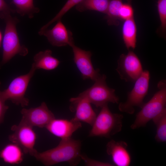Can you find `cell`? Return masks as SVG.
Segmentation results:
<instances>
[{"label":"cell","instance_id":"6da1fadb","mask_svg":"<svg viewBox=\"0 0 166 166\" xmlns=\"http://www.w3.org/2000/svg\"><path fill=\"white\" fill-rule=\"evenodd\" d=\"M80 140L70 138L61 139L56 147L42 152L37 151L33 155L45 166L66 162L71 166L77 165L81 160Z\"/></svg>","mask_w":166,"mask_h":166},{"label":"cell","instance_id":"7a4b0ae2","mask_svg":"<svg viewBox=\"0 0 166 166\" xmlns=\"http://www.w3.org/2000/svg\"><path fill=\"white\" fill-rule=\"evenodd\" d=\"M11 13L4 11L1 12L0 14L1 18L4 19L6 23L2 43V58L0 62V69L15 55L18 54L24 56L28 53L27 48L24 45H21L20 43L16 29V25L19 20L15 17H12Z\"/></svg>","mask_w":166,"mask_h":166},{"label":"cell","instance_id":"3957f363","mask_svg":"<svg viewBox=\"0 0 166 166\" xmlns=\"http://www.w3.org/2000/svg\"><path fill=\"white\" fill-rule=\"evenodd\" d=\"M159 90L152 98L145 103L136 115L135 120L131 125L133 129L145 126L152 120L166 110V81L162 80L157 84Z\"/></svg>","mask_w":166,"mask_h":166},{"label":"cell","instance_id":"277c9868","mask_svg":"<svg viewBox=\"0 0 166 166\" xmlns=\"http://www.w3.org/2000/svg\"><path fill=\"white\" fill-rule=\"evenodd\" d=\"M123 118L122 115L112 113L108 104L104 105L96 116L89 136L110 138L121 131Z\"/></svg>","mask_w":166,"mask_h":166},{"label":"cell","instance_id":"5b68a950","mask_svg":"<svg viewBox=\"0 0 166 166\" xmlns=\"http://www.w3.org/2000/svg\"><path fill=\"white\" fill-rule=\"evenodd\" d=\"M106 77L101 75L90 88L81 93L75 100L85 99L97 107H101L109 102L118 104L119 97L115 93V90L109 87L106 83Z\"/></svg>","mask_w":166,"mask_h":166},{"label":"cell","instance_id":"8992f818","mask_svg":"<svg viewBox=\"0 0 166 166\" xmlns=\"http://www.w3.org/2000/svg\"><path fill=\"white\" fill-rule=\"evenodd\" d=\"M36 70L32 66L27 73L15 78L6 89L0 91V96L2 101L5 102L9 100L15 104L20 105L22 107L28 106L29 100L25 97V94L29 82Z\"/></svg>","mask_w":166,"mask_h":166},{"label":"cell","instance_id":"52a82bcc","mask_svg":"<svg viewBox=\"0 0 166 166\" xmlns=\"http://www.w3.org/2000/svg\"><path fill=\"white\" fill-rule=\"evenodd\" d=\"M150 78L149 72L143 71L136 81L133 88L128 93L126 101L119 104L120 111L132 114L135 112V107H142L145 104L144 99L148 93Z\"/></svg>","mask_w":166,"mask_h":166},{"label":"cell","instance_id":"ba28073f","mask_svg":"<svg viewBox=\"0 0 166 166\" xmlns=\"http://www.w3.org/2000/svg\"><path fill=\"white\" fill-rule=\"evenodd\" d=\"M11 129L13 133L9 136L10 141L20 147L24 153L33 156L37 151L34 148L37 137L33 127L21 121Z\"/></svg>","mask_w":166,"mask_h":166},{"label":"cell","instance_id":"9c48e42d","mask_svg":"<svg viewBox=\"0 0 166 166\" xmlns=\"http://www.w3.org/2000/svg\"><path fill=\"white\" fill-rule=\"evenodd\" d=\"M117 63L116 70L120 78L125 81L135 82L143 71L139 58L132 51L127 54H121Z\"/></svg>","mask_w":166,"mask_h":166},{"label":"cell","instance_id":"30bf717a","mask_svg":"<svg viewBox=\"0 0 166 166\" xmlns=\"http://www.w3.org/2000/svg\"><path fill=\"white\" fill-rule=\"evenodd\" d=\"M21 113L22 115L21 121L33 127H45L51 121L55 118L53 113L44 102L37 107L29 109L23 108Z\"/></svg>","mask_w":166,"mask_h":166},{"label":"cell","instance_id":"8fae6325","mask_svg":"<svg viewBox=\"0 0 166 166\" xmlns=\"http://www.w3.org/2000/svg\"><path fill=\"white\" fill-rule=\"evenodd\" d=\"M73 53V60L81 73L84 80L90 79L94 81L101 76L98 69H95L92 64L91 51L82 49L74 44L71 46Z\"/></svg>","mask_w":166,"mask_h":166},{"label":"cell","instance_id":"7c38bea8","mask_svg":"<svg viewBox=\"0 0 166 166\" xmlns=\"http://www.w3.org/2000/svg\"><path fill=\"white\" fill-rule=\"evenodd\" d=\"M38 34L45 36L53 46L60 47L68 45L71 46L74 44L72 33L67 29L61 19L57 21L52 29L39 31Z\"/></svg>","mask_w":166,"mask_h":166},{"label":"cell","instance_id":"4fadbf2b","mask_svg":"<svg viewBox=\"0 0 166 166\" xmlns=\"http://www.w3.org/2000/svg\"><path fill=\"white\" fill-rule=\"evenodd\" d=\"M81 126L80 122L55 118L45 128L51 133L61 139L71 138L73 133Z\"/></svg>","mask_w":166,"mask_h":166},{"label":"cell","instance_id":"5bb4252c","mask_svg":"<svg viewBox=\"0 0 166 166\" xmlns=\"http://www.w3.org/2000/svg\"><path fill=\"white\" fill-rule=\"evenodd\" d=\"M107 154L111 156L114 164L118 166H128L131 162L130 155L127 150L128 144L125 141L112 140L106 145Z\"/></svg>","mask_w":166,"mask_h":166},{"label":"cell","instance_id":"9a60e30c","mask_svg":"<svg viewBox=\"0 0 166 166\" xmlns=\"http://www.w3.org/2000/svg\"><path fill=\"white\" fill-rule=\"evenodd\" d=\"M70 109L75 112L72 120L78 122H83L93 125L97 115L93 109L91 103L85 99L75 100L71 98Z\"/></svg>","mask_w":166,"mask_h":166},{"label":"cell","instance_id":"2e32d148","mask_svg":"<svg viewBox=\"0 0 166 166\" xmlns=\"http://www.w3.org/2000/svg\"><path fill=\"white\" fill-rule=\"evenodd\" d=\"M52 53V51L49 49L39 52L34 56V62L32 66L36 70L42 69L50 70L55 69L58 66L60 61L53 57Z\"/></svg>","mask_w":166,"mask_h":166},{"label":"cell","instance_id":"e0dca14e","mask_svg":"<svg viewBox=\"0 0 166 166\" xmlns=\"http://www.w3.org/2000/svg\"><path fill=\"white\" fill-rule=\"evenodd\" d=\"M23 153L20 147L13 143L6 145L0 151V157L6 163L17 164L23 161Z\"/></svg>","mask_w":166,"mask_h":166},{"label":"cell","instance_id":"ac0fdd59","mask_svg":"<svg viewBox=\"0 0 166 166\" xmlns=\"http://www.w3.org/2000/svg\"><path fill=\"white\" fill-rule=\"evenodd\" d=\"M123 39L128 49L136 46L137 27L134 17L124 20L122 27Z\"/></svg>","mask_w":166,"mask_h":166},{"label":"cell","instance_id":"d6986e66","mask_svg":"<svg viewBox=\"0 0 166 166\" xmlns=\"http://www.w3.org/2000/svg\"><path fill=\"white\" fill-rule=\"evenodd\" d=\"M109 2V0H83L76 6V8L80 12L93 10L106 14Z\"/></svg>","mask_w":166,"mask_h":166},{"label":"cell","instance_id":"ffe728a7","mask_svg":"<svg viewBox=\"0 0 166 166\" xmlns=\"http://www.w3.org/2000/svg\"><path fill=\"white\" fill-rule=\"evenodd\" d=\"M123 4L122 0H109L106 15L104 18L107 20L109 25L118 26L119 25L118 13Z\"/></svg>","mask_w":166,"mask_h":166},{"label":"cell","instance_id":"44dd1931","mask_svg":"<svg viewBox=\"0 0 166 166\" xmlns=\"http://www.w3.org/2000/svg\"><path fill=\"white\" fill-rule=\"evenodd\" d=\"M16 7V11L22 16L27 15L30 18L35 13L39 12V9L35 6L33 0H12Z\"/></svg>","mask_w":166,"mask_h":166},{"label":"cell","instance_id":"7402d4cb","mask_svg":"<svg viewBox=\"0 0 166 166\" xmlns=\"http://www.w3.org/2000/svg\"><path fill=\"white\" fill-rule=\"evenodd\" d=\"M152 120L156 127L155 140L158 142L166 141V110Z\"/></svg>","mask_w":166,"mask_h":166},{"label":"cell","instance_id":"603a6c76","mask_svg":"<svg viewBox=\"0 0 166 166\" xmlns=\"http://www.w3.org/2000/svg\"><path fill=\"white\" fill-rule=\"evenodd\" d=\"M83 0H67L66 3L57 14L50 21L43 26L44 29H46L53 23L61 19L62 17L73 7L76 6Z\"/></svg>","mask_w":166,"mask_h":166},{"label":"cell","instance_id":"cb8c5ba5","mask_svg":"<svg viewBox=\"0 0 166 166\" xmlns=\"http://www.w3.org/2000/svg\"><path fill=\"white\" fill-rule=\"evenodd\" d=\"M157 6L161 22L160 30L164 33L166 29V0H158Z\"/></svg>","mask_w":166,"mask_h":166},{"label":"cell","instance_id":"d4e9b609","mask_svg":"<svg viewBox=\"0 0 166 166\" xmlns=\"http://www.w3.org/2000/svg\"><path fill=\"white\" fill-rule=\"evenodd\" d=\"M120 20H125L134 17V10L131 3L123 4L118 13Z\"/></svg>","mask_w":166,"mask_h":166},{"label":"cell","instance_id":"484cf974","mask_svg":"<svg viewBox=\"0 0 166 166\" xmlns=\"http://www.w3.org/2000/svg\"><path fill=\"white\" fill-rule=\"evenodd\" d=\"M81 159L84 161L87 166H113L109 163L101 162L90 159L83 155L81 154Z\"/></svg>","mask_w":166,"mask_h":166},{"label":"cell","instance_id":"4316f807","mask_svg":"<svg viewBox=\"0 0 166 166\" xmlns=\"http://www.w3.org/2000/svg\"><path fill=\"white\" fill-rule=\"evenodd\" d=\"M1 82L0 81V86ZM9 108V107L5 105V102L2 101L0 96V125L4 120L5 114Z\"/></svg>","mask_w":166,"mask_h":166},{"label":"cell","instance_id":"83f0119b","mask_svg":"<svg viewBox=\"0 0 166 166\" xmlns=\"http://www.w3.org/2000/svg\"><path fill=\"white\" fill-rule=\"evenodd\" d=\"M8 11L14 13L16 12L14 10L11 8L4 0H0V11Z\"/></svg>","mask_w":166,"mask_h":166},{"label":"cell","instance_id":"f1b7e54d","mask_svg":"<svg viewBox=\"0 0 166 166\" xmlns=\"http://www.w3.org/2000/svg\"><path fill=\"white\" fill-rule=\"evenodd\" d=\"M2 40V33L0 31V47H1V45Z\"/></svg>","mask_w":166,"mask_h":166}]
</instances>
